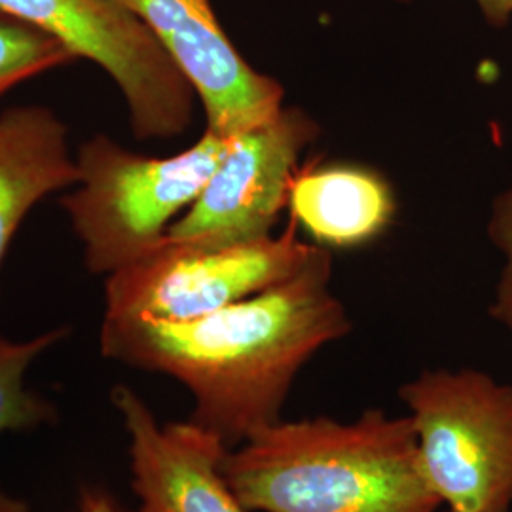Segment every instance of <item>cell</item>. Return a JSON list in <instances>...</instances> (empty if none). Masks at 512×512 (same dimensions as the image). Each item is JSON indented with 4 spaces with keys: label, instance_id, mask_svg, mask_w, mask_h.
<instances>
[{
    "label": "cell",
    "instance_id": "6da1fadb",
    "mask_svg": "<svg viewBox=\"0 0 512 512\" xmlns=\"http://www.w3.org/2000/svg\"><path fill=\"white\" fill-rule=\"evenodd\" d=\"M332 251L319 247L298 274L192 321L103 317V357L164 374L194 401L190 420L236 448L281 420L302 368L353 330L330 287Z\"/></svg>",
    "mask_w": 512,
    "mask_h": 512
},
{
    "label": "cell",
    "instance_id": "7a4b0ae2",
    "mask_svg": "<svg viewBox=\"0 0 512 512\" xmlns=\"http://www.w3.org/2000/svg\"><path fill=\"white\" fill-rule=\"evenodd\" d=\"M222 471L249 512H439L408 416L275 421L230 448Z\"/></svg>",
    "mask_w": 512,
    "mask_h": 512
},
{
    "label": "cell",
    "instance_id": "3957f363",
    "mask_svg": "<svg viewBox=\"0 0 512 512\" xmlns=\"http://www.w3.org/2000/svg\"><path fill=\"white\" fill-rule=\"evenodd\" d=\"M228 137L205 129L173 156H145L95 135L76 152L78 181L61 198L84 264L110 275L139 260L165 239L169 226L202 194Z\"/></svg>",
    "mask_w": 512,
    "mask_h": 512
},
{
    "label": "cell",
    "instance_id": "277c9868",
    "mask_svg": "<svg viewBox=\"0 0 512 512\" xmlns=\"http://www.w3.org/2000/svg\"><path fill=\"white\" fill-rule=\"evenodd\" d=\"M421 475L450 512L512 507V385L478 368H429L401 385Z\"/></svg>",
    "mask_w": 512,
    "mask_h": 512
},
{
    "label": "cell",
    "instance_id": "5b68a950",
    "mask_svg": "<svg viewBox=\"0 0 512 512\" xmlns=\"http://www.w3.org/2000/svg\"><path fill=\"white\" fill-rule=\"evenodd\" d=\"M291 220L279 236L238 241H164L107 275L105 315L116 319L192 321L268 291L298 274L317 245L296 236Z\"/></svg>",
    "mask_w": 512,
    "mask_h": 512
},
{
    "label": "cell",
    "instance_id": "8992f818",
    "mask_svg": "<svg viewBox=\"0 0 512 512\" xmlns=\"http://www.w3.org/2000/svg\"><path fill=\"white\" fill-rule=\"evenodd\" d=\"M109 74L137 139H173L192 126L196 93L147 25L114 0H0Z\"/></svg>",
    "mask_w": 512,
    "mask_h": 512
},
{
    "label": "cell",
    "instance_id": "52a82bcc",
    "mask_svg": "<svg viewBox=\"0 0 512 512\" xmlns=\"http://www.w3.org/2000/svg\"><path fill=\"white\" fill-rule=\"evenodd\" d=\"M321 135L302 107H285L268 122L226 139L219 164L198 200L175 220L167 238L238 243L274 236L289 207L300 158Z\"/></svg>",
    "mask_w": 512,
    "mask_h": 512
},
{
    "label": "cell",
    "instance_id": "ba28073f",
    "mask_svg": "<svg viewBox=\"0 0 512 512\" xmlns=\"http://www.w3.org/2000/svg\"><path fill=\"white\" fill-rule=\"evenodd\" d=\"M141 19L202 103L207 128L232 137L283 109L285 88L239 54L211 0H114Z\"/></svg>",
    "mask_w": 512,
    "mask_h": 512
},
{
    "label": "cell",
    "instance_id": "9c48e42d",
    "mask_svg": "<svg viewBox=\"0 0 512 512\" xmlns=\"http://www.w3.org/2000/svg\"><path fill=\"white\" fill-rule=\"evenodd\" d=\"M110 401L128 435L139 499L131 512H249L222 471L230 450L224 440L196 421L162 423L129 385H114Z\"/></svg>",
    "mask_w": 512,
    "mask_h": 512
},
{
    "label": "cell",
    "instance_id": "30bf717a",
    "mask_svg": "<svg viewBox=\"0 0 512 512\" xmlns=\"http://www.w3.org/2000/svg\"><path fill=\"white\" fill-rule=\"evenodd\" d=\"M311 243L351 251L382 238L397 217V196L380 171L353 162L298 167L289 207Z\"/></svg>",
    "mask_w": 512,
    "mask_h": 512
},
{
    "label": "cell",
    "instance_id": "8fae6325",
    "mask_svg": "<svg viewBox=\"0 0 512 512\" xmlns=\"http://www.w3.org/2000/svg\"><path fill=\"white\" fill-rule=\"evenodd\" d=\"M67 126L40 105L0 114V266L33 207L78 181Z\"/></svg>",
    "mask_w": 512,
    "mask_h": 512
},
{
    "label": "cell",
    "instance_id": "7c38bea8",
    "mask_svg": "<svg viewBox=\"0 0 512 512\" xmlns=\"http://www.w3.org/2000/svg\"><path fill=\"white\" fill-rule=\"evenodd\" d=\"M69 334V327H57L21 342L0 336V435L33 431L57 421L54 404L25 385V374L42 353Z\"/></svg>",
    "mask_w": 512,
    "mask_h": 512
},
{
    "label": "cell",
    "instance_id": "4fadbf2b",
    "mask_svg": "<svg viewBox=\"0 0 512 512\" xmlns=\"http://www.w3.org/2000/svg\"><path fill=\"white\" fill-rule=\"evenodd\" d=\"M78 57L37 25L0 12V97L38 74L71 65Z\"/></svg>",
    "mask_w": 512,
    "mask_h": 512
},
{
    "label": "cell",
    "instance_id": "5bb4252c",
    "mask_svg": "<svg viewBox=\"0 0 512 512\" xmlns=\"http://www.w3.org/2000/svg\"><path fill=\"white\" fill-rule=\"evenodd\" d=\"M486 236L501 260L488 313L499 327L512 332V183L492 200Z\"/></svg>",
    "mask_w": 512,
    "mask_h": 512
},
{
    "label": "cell",
    "instance_id": "9a60e30c",
    "mask_svg": "<svg viewBox=\"0 0 512 512\" xmlns=\"http://www.w3.org/2000/svg\"><path fill=\"white\" fill-rule=\"evenodd\" d=\"M410 2V0H399ZM484 19L494 27H505L512 19V0H475Z\"/></svg>",
    "mask_w": 512,
    "mask_h": 512
},
{
    "label": "cell",
    "instance_id": "2e32d148",
    "mask_svg": "<svg viewBox=\"0 0 512 512\" xmlns=\"http://www.w3.org/2000/svg\"><path fill=\"white\" fill-rule=\"evenodd\" d=\"M78 512H124L120 509V505L112 499V495L103 492V490H95L88 488L84 490V494L80 497V507Z\"/></svg>",
    "mask_w": 512,
    "mask_h": 512
},
{
    "label": "cell",
    "instance_id": "e0dca14e",
    "mask_svg": "<svg viewBox=\"0 0 512 512\" xmlns=\"http://www.w3.org/2000/svg\"><path fill=\"white\" fill-rule=\"evenodd\" d=\"M0 512H31L29 505L0 488Z\"/></svg>",
    "mask_w": 512,
    "mask_h": 512
},
{
    "label": "cell",
    "instance_id": "ac0fdd59",
    "mask_svg": "<svg viewBox=\"0 0 512 512\" xmlns=\"http://www.w3.org/2000/svg\"><path fill=\"white\" fill-rule=\"evenodd\" d=\"M444 512H450V511H444Z\"/></svg>",
    "mask_w": 512,
    "mask_h": 512
}]
</instances>
